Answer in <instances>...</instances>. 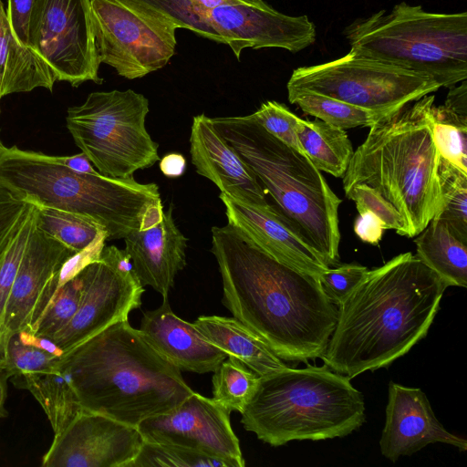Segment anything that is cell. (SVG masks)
I'll list each match as a JSON object with an SVG mask.
<instances>
[{
    "mask_svg": "<svg viewBox=\"0 0 467 467\" xmlns=\"http://www.w3.org/2000/svg\"><path fill=\"white\" fill-rule=\"evenodd\" d=\"M223 282V303L277 357L320 358L337 308L319 278L285 265L253 245L233 225L212 228V248Z\"/></svg>",
    "mask_w": 467,
    "mask_h": 467,
    "instance_id": "1",
    "label": "cell"
},
{
    "mask_svg": "<svg viewBox=\"0 0 467 467\" xmlns=\"http://www.w3.org/2000/svg\"><path fill=\"white\" fill-rule=\"evenodd\" d=\"M448 286L411 252L368 270L337 306L324 364L350 379L389 367L423 339Z\"/></svg>",
    "mask_w": 467,
    "mask_h": 467,
    "instance_id": "2",
    "label": "cell"
},
{
    "mask_svg": "<svg viewBox=\"0 0 467 467\" xmlns=\"http://www.w3.org/2000/svg\"><path fill=\"white\" fill-rule=\"evenodd\" d=\"M59 364L81 409L130 426L171 410L193 392L129 319L64 352Z\"/></svg>",
    "mask_w": 467,
    "mask_h": 467,
    "instance_id": "3",
    "label": "cell"
},
{
    "mask_svg": "<svg viewBox=\"0 0 467 467\" xmlns=\"http://www.w3.org/2000/svg\"><path fill=\"white\" fill-rule=\"evenodd\" d=\"M435 97L428 94L370 126L343 176L344 190L367 184L403 218L415 237L441 206V157L432 138Z\"/></svg>",
    "mask_w": 467,
    "mask_h": 467,
    "instance_id": "4",
    "label": "cell"
},
{
    "mask_svg": "<svg viewBox=\"0 0 467 467\" xmlns=\"http://www.w3.org/2000/svg\"><path fill=\"white\" fill-rule=\"evenodd\" d=\"M0 182L37 205L92 219L105 231L106 241L151 227L164 212L154 182L76 172L47 154L16 146L0 150Z\"/></svg>",
    "mask_w": 467,
    "mask_h": 467,
    "instance_id": "5",
    "label": "cell"
},
{
    "mask_svg": "<svg viewBox=\"0 0 467 467\" xmlns=\"http://www.w3.org/2000/svg\"><path fill=\"white\" fill-rule=\"evenodd\" d=\"M212 121L251 168L281 215L327 266L339 265L342 200L308 157L267 132L251 114Z\"/></svg>",
    "mask_w": 467,
    "mask_h": 467,
    "instance_id": "6",
    "label": "cell"
},
{
    "mask_svg": "<svg viewBox=\"0 0 467 467\" xmlns=\"http://www.w3.org/2000/svg\"><path fill=\"white\" fill-rule=\"evenodd\" d=\"M286 367L260 377L245 406L244 428L274 447L292 441L345 437L366 421L362 393L326 364Z\"/></svg>",
    "mask_w": 467,
    "mask_h": 467,
    "instance_id": "7",
    "label": "cell"
},
{
    "mask_svg": "<svg viewBox=\"0 0 467 467\" xmlns=\"http://www.w3.org/2000/svg\"><path fill=\"white\" fill-rule=\"evenodd\" d=\"M355 54L427 76L441 88L467 78V12L431 13L405 2L345 28Z\"/></svg>",
    "mask_w": 467,
    "mask_h": 467,
    "instance_id": "8",
    "label": "cell"
},
{
    "mask_svg": "<svg viewBox=\"0 0 467 467\" xmlns=\"http://www.w3.org/2000/svg\"><path fill=\"white\" fill-rule=\"evenodd\" d=\"M148 99L132 89L96 91L67 110L75 144L98 171L111 178H133L160 160L159 144L148 133Z\"/></svg>",
    "mask_w": 467,
    "mask_h": 467,
    "instance_id": "9",
    "label": "cell"
},
{
    "mask_svg": "<svg viewBox=\"0 0 467 467\" xmlns=\"http://www.w3.org/2000/svg\"><path fill=\"white\" fill-rule=\"evenodd\" d=\"M286 87L373 110L400 109L441 88L427 76L352 51L327 63L295 69Z\"/></svg>",
    "mask_w": 467,
    "mask_h": 467,
    "instance_id": "10",
    "label": "cell"
},
{
    "mask_svg": "<svg viewBox=\"0 0 467 467\" xmlns=\"http://www.w3.org/2000/svg\"><path fill=\"white\" fill-rule=\"evenodd\" d=\"M96 52L128 79L165 67L175 53L176 29L123 0H90Z\"/></svg>",
    "mask_w": 467,
    "mask_h": 467,
    "instance_id": "11",
    "label": "cell"
},
{
    "mask_svg": "<svg viewBox=\"0 0 467 467\" xmlns=\"http://www.w3.org/2000/svg\"><path fill=\"white\" fill-rule=\"evenodd\" d=\"M29 47L50 68L56 81L78 87L101 84L90 0H34Z\"/></svg>",
    "mask_w": 467,
    "mask_h": 467,
    "instance_id": "12",
    "label": "cell"
},
{
    "mask_svg": "<svg viewBox=\"0 0 467 467\" xmlns=\"http://www.w3.org/2000/svg\"><path fill=\"white\" fill-rule=\"evenodd\" d=\"M82 292L70 322L52 339L66 352L140 306L143 285L125 249L102 248L99 256L80 270Z\"/></svg>",
    "mask_w": 467,
    "mask_h": 467,
    "instance_id": "13",
    "label": "cell"
},
{
    "mask_svg": "<svg viewBox=\"0 0 467 467\" xmlns=\"http://www.w3.org/2000/svg\"><path fill=\"white\" fill-rule=\"evenodd\" d=\"M203 23L205 37L229 46L237 58L247 47L299 52L317 36L316 26L306 16L280 13L262 0L219 5L205 14Z\"/></svg>",
    "mask_w": 467,
    "mask_h": 467,
    "instance_id": "14",
    "label": "cell"
},
{
    "mask_svg": "<svg viewBox=\"0 0 467 467\" xmlns=\"http://www.w3.org/2000/svg\"><path fill=\"white\" fill-rule=\"evenodd\" d=\"M230 413L213 398L193 391L171 410L148 418L137 427L145 441L188 448L221 459L231 467H244Z\"/></svg>",
    "mask_w": 467,
    "mask_h": 467,
    "instance_id": "15",
    "label": "cell"
},
{
    "mask_svg": "<svg viewBox=\"0 0 467 467\" xmlns=\"http://www.w3.org/2000/svg\"><path fill=\"white\" fill-rule=\"evenodd\" d=\"M144 440L138 427L81 409L55 434L43 467H130Z\"/></svg>",
    "mask_w": 467,
    "mask_h": 467,
    "instance_id": "16",
    "label": "cell"
},
{
    "mask_svg": "<svg viewBox=\"0 0 467 467\" xmlns=\"http://www.w3.org/2000/svg\"><path fill=\"white\" fill-rule=\"evenodd\" d=\"M75 253L43 232L37 226L35 216L5 306L2 328L3 348L9 333L33 329L63 283L60 278L62 265Z\"/></svg>",
    "mask_w": 467,
    "mask_h": 467,
    "instance_id": "17",
    "label": "cell"
},
{
    "mask_svg": "<svg viewBox=\"0 0 467 467\" xmlns=\"http://www.w3.org/2000/svg\"><path fill=\"white\" fill-rule=\"evenodd\" d=\"M436 442L452 445L461 451L467 450V441L449 432L438 420L420 389L390 381L379 440L381 454L395 462Z\"/></svg>",
    "mask_w": 467,
    "mask_h": 467,
    "instance_id": "18",
    "label": "cell"
},
{
    "mask_svg": "<svg viewBox=\"0 0 467 467\" xmlns=\"http://www.w3.org/2000/svg\"><path fill=\"white\" fill-rule=\"evenodd\" d=\"M219 198L224 204L228 223L261 251L318 278L329 267L274 205H250L223 192Z\"/></svg>",
    "mask_w": 467,
    "mask_h": 467,
    "instance_id": "19",
    "label": "cell"
},
{
    "mask_svg": "<svg viewBox=\"0 0 467 467\" xmlns=\"http://www.w3.org/2000/svg\"><path fill=\"white\" fill-rule=\"evenodd\" d=\"M190 153L197 173L212 181L221 192L250 205L270 204L251 168L204 114L193 117Z\"/></svg>",
    "mask_w": 467,
    "mask_h": 467,
    "instance_id": "20",
    "label": "cell"
},
{
    "mask_svg": "<svg viewBox=\"0 0 467 467\" xmlns=\"http://www.w3.org/2000/svg\"><path fill=\"white\" fill-rule=\"evenodd\" d=\"M150 345L180 370L203 374L214 372L227 354L198 329L174 314L168 297L143 313L140 328Z\"/></svg>",
    "mask_w": 467,
    "mask_h": 467,
    "instance_id": "21",
    "label": "cell"
},
{
    "mask_svg": "<svg viewBox=\"0 0 467 467\" xmlns=\"http://www.w3.org/2000/svg\"><path fill=\"white\" fill-rule=\"evenodd\" d=\"M173 205L163 212L161 221L146 229L133 231L124 238L133 271L144 285L168 297L176 275L186 265L188 239L176 226Z\"/></svg>",
    "mask_w": 467,
    "mask_h": 467,
    "instance_id": "22",
    "label": "cell"
},
{
    "mask_svg": "<svg viewBox=\"0 0 467 467\" xmlns=\"http://www.w3.org/2000/svg\"><path fill=\"white\" fill-rule=\"evenodd\" d=\"M194 324L228 358L240 361L259 377L288 367L254 333L234 317L201 316Z\"/></svg>",
    "mask_w": 467,
    "mask_h": 467,
    "instance_id": "23",
    "label": "cell"
},
{
    "mask_svg": "<svg viewBox=\"0 0 467 467\" xmlns=\"http://www.w3.org/2000/svg\"><path fill=\"white\" fill-rule=\"evenodd\" d=\"M55 81L48 66L17 39L0 0V99L36 88L52 91Z\"/></svg>",
    "mask_w": 467,
    "mask_h": 467,
    "instance_id": "24",
    "label": "cell"
},
{
    "mask_svg": "<svg viewBox=\"0 0 467 467\" xmlns=\"http://www.w3.org/2000/svg\"><path fill=\"white\" fill-rule=\"evenodd\" d=\"M415 237L416 256L447 286H467V243L438 219H432Z\"/></svg>",
    "mask_w": 467,
    "mask_h": 467,
    "instance_id": "25",
    "label": "cell"
},
{
    "mask_svg": "<svg viewBox=\"0 0 467 467\" xmlns=\"http://www.w3.org/2000/svg\"><path fill=\"white\" fill-rule=\"evenodd\" d=\"M59 361L48 368L11 379L17 388L27 389L37 400L55 434L60 432L81 410Z\"/></svg>",
    "mask_w": 467,
    "mask_h": 467,
    "instance_id": "26",
    "label": "cell"
},
{
    "mask_svg": "<svg viewBox=\"0 0 467 467\" xmlns=\"http://www.w3.org/2000/svg\"><path fill=\"white\" fill-rule=\"evenodd\" d=\"M297 134L304 153L317 170L343 178L354 154L345 130L320 119H304Z\"/></svg>",
    "mask_w": 467,
    "mask_h": 467,
    "instance_id": "27",
    "label": "cell"
},
{
    "mask_svg": "<svg viewBox=\"0 0 467 467\" xmlns=\"http://www.w3.org/2000/svg\"><path fill=\"white\" fill-rule=\"evenodd\" d=\"M63 353L51 339L30 329L15 331L5 338L0 371L7 379L40 371L57 363Z\"/></svg>",
    "mask_w": 467,
    "mask_h": 467,
    "instance_id": "28",
    "label": "cell"
},
{
    "mask_svg": "<svg viewBox=\"0 0 467 467\" xmlns=\"http://www.w3.org/2000/svg\"><path fill=\"white\" fill-rule=\"evenodd\" d=\"M288 100L306 114L340 129L370 127L399 109L373 110L359 108L311 90L287 87Z\"/></svg>",
    "mask_w": 467,
    "mask_h": 467,
    "instance_id": "29",
    "label": "cell"
},
{
    "mask_svg": "<svg viewBox=\"0 0 467 467\" xmlns=\"http://www.w3.org/2000/svg\"><path fill=\"white\" fill-rule=\"evenodd\" d=\"M36 220L43 232L76 253L88 247L105 232L88 217L37 204Z\"/></svg>",
    "mask_w": 467,
    "mask_h": 467,
    "instance_id": "30",
    "label": "cell"
},
{
    "mask_svg": "<svg viewBox=\"0 0 467 467\" xmlns=\"http://www.w3.org/2000/svg\"><path fill=\"white\" fill-rule=\"evenodd\" d=\"M441 206L432 219L444 222L451 232L467 243V172L441 158Z\"/></svg>",
    "mask_w": 467,
    "mask_h": 467,
    "instance_id": "31",
    "label": "cell"
},
{
    "mask_svg": "<svg viewBox=\"0 0 467 467\" xmlns=\"http://www.w3.org/2000/svg\"><path fill=\"white\" fill-rule=\"evenodd\" d=\"M213 376V399L229 410L242 413L254 396L260 377L240 361L228 358Z\"/></svg>",
    "mask_w": 467,
    "mask_h": 467,
    "instance_id": "32",
    "label": "cell"
},
{
    "mask_svg": "<svg viewBox=\"0 0 467 467\" xmlns=\"http://www.w3.org/2000/svg\"><path fill=\"white\" fill-rule=\"evenodd\" d=\"M432 113V138L440 157L467 172V116L443 105H434Z\"/></svg>",
    "mask_w": 467,
    "mask_h": 467,
    "instance_id": "33",
    "label": "cell"
},
{
    "mask_svg": "<svg viewBox=\"0 0 467 467\" xmlns=\"http://www.w3.org/2000/svg\"><path fill=\"white\" fill-rule=\"evenodd\" d=\"M82 292L80 271L65 280L33 329L36 335L53 339L73 318Z\"/></svg>",
    "mask_w": 467,
    "mask_h": 467,
    "instance_id": "34",
    "label": "cell"
},
{
    "mask_svg": "<svg viewBox=\"0 0 467 467\" xmlns=\"http://www.w3.org/2000/svg\"><path fill=\"white\" fill-rule=\"evenodd\" d=\"M231 467L226 462L180 446L143 441L130 467Z\"/></svg>",
    "mask_w": 467,
    "mask_h": 467,
    "instance_id": "35",
    "label": "cell"
},
{
    "mask_svg": "<svg viewBox=\"0 0 467 467\" xmlns=\"http://www.w3.org/2000/svg\"><path fill=\"white\" fill-rule=\"evenodd\" d=\"M35 206L0 182V264Z\"/></svg>",
    "mask_w": 467,
    "mask_h": 467,
    "instance_id": "36",
    "label": "cell"
},
{
    "mask_svg": "<svg viewBox=\"0 0 467 467\" xmlns=\"http://www.w3.org/2000/svg\"><path fill=\"white\" fill-rule=\"evenodd\" d=\"M251 116L274 137L304 153L297 134L304 119L295 115L286 106L268 100Z\"/></svg>",
    "mask_w": 467,
    "mask_h": 467,
    "instance_id": "37",
    "label": "cell"
},
{
    "mask_svg": "<svg viewBox=\"0 0 467 467\" xmlns=\"http://www.w3.org/2000/svg\"><path fill=\"white\" fill-rule=\"evenodd\" d=\"M346 196L356 203L358 213L369 211L384 223L386 230H394L407 236L405 222L395 207L377 190L367 184H355L344 190Z\"/></svg>",
    "mask_w": 467,
    "mask_h": 467,
    "instance_id": "38",
    "label": "cell"
},
{
    "mask_svg": "<svg viewBox=\"0 0 467 467\" xmlns=\"http://www.w3.org/2000/svg\"><path fill=\"white\" fill-rule=\"evenodd\" d=\"M36 204V203H35ZM36 205L29 214L11 247L0 264V350L2 359L4 348L2 345V328L7 299L22 260L28 238L30 236L36 216Z\"/></svg>",
    "mask_w": 467,
    "mask_h": 467,
    "instance_id": "39",
    "label": "cell"
},
{
    "mask_svg": "<svg viewBox=\"0 0 467 467\" xmlns=\"http://www.w3.org/2000/svg\"><path fill=\"white\" fill-rule=\"evenodd\" d=\"M368 267L357 263L328 267L319 275L322 288L328 299L337 306L363 279Z\"/></svg>",
    "mask_w": 467,
    "mask_h": 467,
    "instance_id": "40",
    "label": "cell"
},
{
    "mask_svg": "<svg viewBox=\"0 0 467 467\" xmlns=\"http://www.w3.org/2000/svg\"><path fill=\"white\" fill-rule=\"evenodd\" d=\"M34 0H8L6 16L17 39L27 46L29 20Z\"/></svg>",
    "mask_w": 467,
    "mask_h": 467,
    "instance_id": "41",
    "label": "cell"
},
{
    "mask_svg": "<svg viewBox=\"0 0 467 467\" xmlns=\"http://www.w3.org/2000/svg\"><path fill=\"white\" fill-rule=\"evenodd\" d=\"M354 223V232L363 242L377 245L386 230L383 222L369 211L358 213Z\"/></svg>",
    "mask_w": 467,
    "mask_h": 467,
    "instance_id": "42",
    "label": "cell"
},
{
    "mask_svg": "<svg viewBox=\"0 0 467 467\" xmlns=\"http://www.w3.org/2000/svg\"><path fill=\"white\" fill-rule=\"evenodd\" d=\"M447 109L461 115L467 116V84L466 79L458 87L452 86L443 104Z\"/></svg>",
    "mask_w": 467,
    "mask_h": 467,
    "instance_id": "43",
    "label": "cell"
},
{
    "mask_svg": "<svg viewBox=\"0 0 467 467\" xmlns=\"http://www.w3.org/2000/svg\"><path fill=\"white\" fill-rule=\"evenodd\" d=\"M49 158L76 172L86 174H95L99 172L93 168L91 161L83 152L71 156L49 155Z\"/></svg>",
    "mask_w": 467,
    "mask_h": 467,
    "instance_id": "44",
    "label": "cell"
},
{
    "mask_svg": "<svg viewBox=\"0 0 467 467\" xmlns=\"http://www.w3.org/2000/svg\"><path fill=\"white\" fill-rule=\"evenodd\" d=\"M161 172L168 178H178L186 170V160L181 153H168L160 161Z\"/></svg>",
    "mask_w": 467,
    "mask_h": 467,
    "instance_id": "45",
    "label": "cell"
},
{
    "mask_svg": "<svg viewBox=\"0 0 467 467\" xmlns=\"http://www.w3.org/2000/svg\"><path fill=\"white\" fill-rule=\"evenodd\" d=\"M6 380L7 378L0 371V418H4L7 415L5 407L6 399Z\"/></svg>",
    "mask_w": 467,
    "mask_h": 467,
    "instance_id": "46",
    "label": "cell"
},
{
    "mask_svg": "<svg viewBox=\"0 0 467 467\" xmlns=\"http://www.w3.org/2000/svg\"><path fill=\"white\" fill-rule=\"evenodd\" d=\"M1 361H2V353H1V350H0V365H1Z\"/></svg>",
    "mask_w": 467,
    "mask_h": 467,
    "instance_id": "47",
    "label": "cell"
},
{
    "mask_svg": "<svg viewBox=\"0 0 467 467\" xmlns=\"http://www.w3.org/2000/svg\"><path fill=\"white\" fill-rule=\"evenodd\" d=\"M3 146H4V144H3V143L1 142V140H0V150H1V149H2V147H3Z\"/></svg>",
    "mask_w": 467,
    "mask_h": 467,
    "instance_id": "48",
    "label": "cell"
},
{
    "mask_svg": "<svg viewBox=\"0 0 467 467\" xmlns=\"http://www.w3.org/2000/svg\"><path fill=\"white\" fill-rule=\"evenodd\" d=\"M0 113H1V109H0Z\"/></svg>",
    "mask_w": 467,
    "mask_h": 467,
    "instance_id": "49",
    "label": "cell"
}]
</instances>
